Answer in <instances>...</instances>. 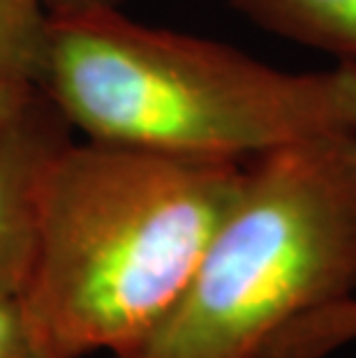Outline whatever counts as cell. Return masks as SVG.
<instances>
[{
	"instance_id": "obj_3",
	"label": "cell",
	"mask_w": 356,
	"mask_h": 358,
	"mask_svg": "<svg viewBox=\"0 0 356 358\" xmlns=\"http://www.w3.org/2000/svg\"><path fill=\"white\" fill-rule=\"evenodd\" d=\"M356 296V132L245 159L243 180L164 319L113 358H259L271 338Z\"/></svg>"
},
{
	"instance_id": "obj_4",
	"label": "cell",
	"mask_w": 356,
	"mask_h": 358,
	"mask_svg": "<svg viewBox=\"0 0 356 358\" xmlns=\"http://www.w3.org/2000/svg\"><path fill=\"white\" fill-rule=\"evenodd\" d=\"M70 141V123L40 88L0 120V296H21L26 289L44 182Z\"/></svg>"
},
{
	"instance_id": "obj_8",
	"label": "cell",
	"mask_w": 356,
	"mask_h": 358,
	"mask_svg": "<svg viewBox=\"0 0 356 358\" xmlns=\"http://www.w3.org/2000/svg\"><path fill=\"white\" fill-rule=\"evenodd\" d=\"M0 358H60L35 333L21 296H0Z\"/></svg>"
},
{
	"instance_id": "obj_10",
	"label": "cell",
	"mask_w": 356,
	"mask_h": 358,
	"mask_svg": "<svg viewBox=\"0 0 356 358\" xmlns=\"http://www.w3.org/2000/svg\"><path fill=\"white\" fill-rule=\"evenodd\" d=\"M49 14H72L95 7H118L123 0H44Z\"/></svg>"
},
{
	"instance_id": "obj_1",
	"label": "cell",
	"mask_w": 356,
	"mask_h": 358,
	"mask_svg": "<svg viewBox=\"0 0 356 358\" xmlns=\"http://www.w3.org/2000/svg\"><path fill=\"white\" fill-rule=\"evenodd\" d=\"M245 162L162 155L86 139L49 169L21 303L60 358L120 356L185 289Z\"/></svg>"
},
{
	"instance_id": "obj_2",
	"label": "cell",
	"mask_w": 356,
	"mask_h": 358,
	"mask_svg": "<svg viewBox=\"0 0 356 358\" xmlns=\"http://www.w3.org/2000/svg\"><path fill=\"white\" fill-rule=\"evenodd\" d=\"M37 88L86 139L162 155L245 159L356 132V63L287 72L118 7L51 14Z\"/></svg>"
},
{
	"instance_id": "obj_9",
	"label": "cell",
	"mask_w": 356,
	"mask_h": 358,
	"mask_svg": "<svg viewBox=\"0 0 356 358\" xmlns=\"http://www.w3.org/2000/svg\"><path fill=\"white\" fill-rule=\"evenodd\" d=\"M33 83H21V81H10V79H0V120L5 116H10L24 104L30 95L35 93Z\"/></svg>"
},
{
	"instance_id": "obj_6",
	"label": "cell",
	"mask_w": 356,
	"mask_h": 358,
	"mask_svg": "<svg viewBox=\"0 0 356 358\" xmlns=\"http://www.w3.org/2000/svg\"><path fill=\"white\" fill-rule=\"evenodd\" d=\"M49 19L44 0H0V79L37 86Z\"/></svg>"
},
{
	"instance_id": "obj_7",
	"label": "cell",
	"mask_w": 356,
	"mask_h": 358,
	"mask_svg": "<svg viewBox=\"0 0 356 358\" xmlns=\"http://www.w3.org/2000/svg\"><path fill=\"white\" fill-rule=\"evenodd\" d=\"M356 342V296L287 324L264 347L262 358H327Z\"/></svg>"
},
{
	"instance_id": "obj_5",
	"label": "cell",
	"mask_w": 356,
	"mask_h": 358,
	"mask_svg": "<svg viewBox=\"0 0 356 358\" xmlns=\"http://www.w3.org/2000/svg\"><path fill=\"white\" fill-rule=\"evenodd\" d=\"M257 26L356 63V0H229Z\"/></svg>"
}]
</instances>
